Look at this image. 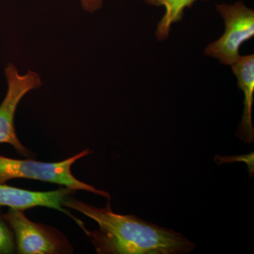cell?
<instances>
[{
  "label": "cell",
  "instance_id": "6da1fadb",
  "mask_svg": "<svg viewBox=\"0 0 254 254\" xmlns=\"http://www.w3.org/2000/svg\"><path fill=\"white\" fill-rule=\"evenodd\" d=\"M64 207L79 212L98 224V230L83 232L98 254H185L195 245L170 229L159 227L133 215L115 213L111 200L97 208L68 195Z\"/></svg>",
  "mask_w": 254,
  "mask_h": 254
},
{
  "label": "cell",
  "instance_id": "7a4b0ae2",
  "mask_svg": "<svg viewBox=\"0 0 254 254\" xmlns=\"http://www.w3.org/2000/svg\"><path fill=\"white\" fill-rule=\"evenodd\" d=\"M93 153L85 149L77 154L59 162L37 161L31 158L19 160L0 155V184L14 179H28L54 184L74 190H84L111 200L108 192L98 190L91 185L77 180L71 173L73 164Z\"/></svg>",
  "mask_w": 254,
  "mask_h": 254
},
{
  "label": "cell",
  "instance_id": "3957f363",
  "mask_svg": "<svg viewBox=\"0 0 254 254\" xmlns=\"http://www.w3.org/2000/svg\"><path fill=\"white\" fill-rule=\"evenodd\" d=\"M5 216L12 228L18 254H71L73 245L58 229L31 221L24 210L8 209Z\"/></svg>",
  "mask_w": 254,
  "mask_h": 254
},
{
  "label": "cell",
  "instance_id": "277c9868",
  "mask_svg": "<svg viewBox=\"0 0 254 254\" xmlns=\"http://www.w3.org/2000/svg\"><path fill=\"white\" fill-rule=\"evenodd\" d=\"M216 9L225 21V33L206 47L205 54L231 65L240 58L242 45L254 36V11L242 1L218 4Z\"/></svg>",
  "mask_w": 254,
  "mask_h": 254
},
{
  "label": "cell",
  "instance_id": "5b68a950",
  "mask_svg": "<svg viewBox=\"0 0 254 254\" xmlns=\"http://www.w3.org/2000/svg\"><path fill=\"white\" fill-rule=\"evenodd\" d=\"M7 91L0 104V144L11 145L21 155L31 158L33 153L20 141L15 129L16 110L25 95L42 86L41 77L38 73L28 71L21 74L16 66L9 63L4 70Z\"/></svg>",
  "mask_w": 254,
  "mask_h": 254
},
{
  "label": "cell",
  "instance_id": "8992f818",
  "mask_svg": "<svg viewBox=\"0 0 254 254\" xmlns=\"http://www.w3.org/2000/svg\"><path fill=\"white\" fill-rule=\"evenodd\" d=\"M73 192L74 190L64 187L49 191H34L0 184V207L23 210L36 207L55 209L67 215L83 230L86 227L83 222L64 207L66 197Z\"/></svg>",
  "mask_w": 254,
  "mask_h": 254
},
{
  "label": "cell",
  "instance_id": "52a82bcc",
  "mask_svg": "<svg viewBox=\"0 0 254 254\" xmlns=\"http://www.w3.org/2000/svg\"><path fill=\"white\" fill-rule=\"evenodd\" d=\"M232 71L236 76L238 87L245 93V108L237 136L246 143L254 141V128L252 123V106L254 93V55L240 56L232 64Z\"/></svg>",
  "mask_w": 254,
  "mask_h": 254
},
{
  "label": "cell",
  "instance_id": "ba28073f",
  "mask_svg": "<svg viewBox=\"0 0 254 254\" xmlns=\"http://www.w3.org/2000/svg\"><path fill=\"white\" fill-rule=\"evenodd\" d=\"M197 1H207L209 0H144L150 6H163L165 14L158 23L155 37L159 41L167 39L174 23L181 21L187 8H190Z\"/></svg>",
  "mask_w": 254,
  "mask_h": 254
},
{
  "label": "cell",
  "instance_id": "9c48e42d",
  "mask_svg": "<svg viewBox=\"0 0 254 254\" xmlns=\"http://www.w3.org/2000/svg\"><path fill=\"white\" fill-rule=\"evenodd\" d=\"M16 254L14 233L0 207V254Z\"/></svg>",
  "mask_w": 254,
  "mask_h": 254
},
{
  "label": "cell",
  "instance_id": "30bf717a",
  "mask_svg": "<svg viewBox=\"0 0 254 254\" xmlns=\"http://www.w3.org/2000/svg\"><path fill=\"white\" fill-rule=\"evenodd\" d=\"M82 9L88 13H95L103 7V0H79Z\"/></svg>",
  "mask_w": 254,
  "mask_h": 254
}]
</instances>
